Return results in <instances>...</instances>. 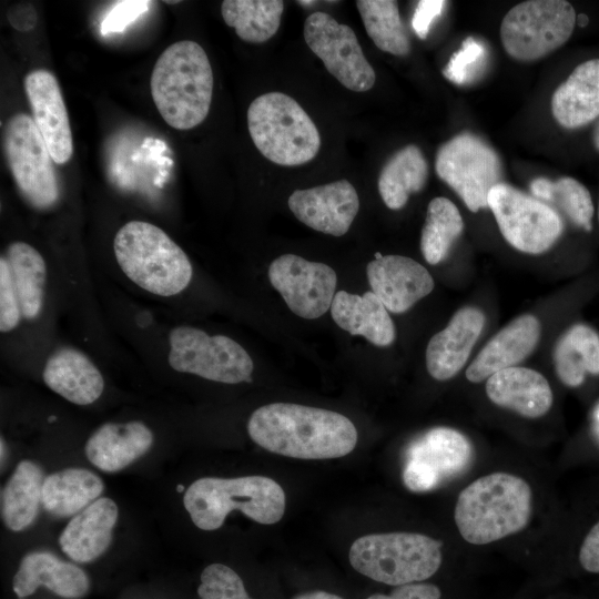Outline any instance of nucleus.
<instances>
[{
  "instance_id": "obj_1",
  "label": "nucleus",
  "mask_w": 599,
  "mask_h": 599,
  "mask_svg": "<svg viewBox=\"0 0 599 599\" xmlns=\"http://www.w3.org/2000/svg\"><path fill=\"white\" fill-rule=\"evenodd\" d=\"M247 432L267 451L297 459L339 458L352 453L358 439L346 416L290 403L258 407L247 422Z\"/></svg>"
},
{
  "instance_id": "obj_2",
  "label": "nucleus",
  "mask_w": 599,
  "mask_h": 599,
  "mask_svg": "<svg viewBox=\"0 0 599 599\" xmlns=\"http://www.w3.org/2000/svg\"><path fill=\"white\" fill-rule=\"evenodd\" d=\"M534 495L522 477L494 471L469 483L459 494L454 521L470 545H488L524 530L530 522Z\"/></svg>"
},
{
  "instance_id": "obj_3",
  "label": "nucleus",
  "mask_w": 599,
  "mask_h": 599,
  "mask_svg": "<svg viewBox=\"0 0 599 599\" xmlns=\"http://www.w3.org/2000/svg\"><path fill=\"white\" fill-rule=\"evenodd\" d=\"M213 72L204 49L181 40L156 60L150 81L151 95L163 120L173 129L190 130L209 114Z\"/></svg>"
},
{
  "instance_id": "obj_4",
  "label": "nucleus",
  "mask_w": 599,
  "mask_h": 599,
  "mask_svg": "<svg viewBox=\"0 0 599 599\" xmlns=\"http://www.w3.org/2000/svg\"><path fill=\"white\" fill-rule=\"evenodd\" d=\"M113 254L123 275L158 297H173L190 285L192 263L171 236L150 222L132 220L113 238Z\"/></svg>"
},
{
  "instance_id": "obj_5",
  "label": "nucleus",
  "mask_w": 599,
  "mask_h": 599,
  "mask_svg": "<svg viewBox=\"0 0 599 599\" xmlns=\"http://www.w3.org/2000/svg\"><path fill=\"white\" fill-rule=\"evenodd\" d=\"M183 505L193 524L209 531L219 529L235 509L258 524H276L284 515L286 498L283 488L265 476L204 477L190 485Z\"/></svg>"
},
{
  "instance_id": "obj_6",
  "label": "nucleus",
  "mask_w": 599,
  "mask_h": 599,
  "mask_svg": "<svg viewBox=\"0 0 599 599\" xmlns=\"http://www.w3.org/2000/svg\"><path fill=\"white\" fill-rule=\"evenodd\" d=\"M441 547V541L418 532L369 534L352 544L348 558L357 572L402 586L434 576L443 562Z\"/></svg>"
},
{
  "instance_id": "obj_7",
  "label": "nucleus",
  "mask_w": 599,
  "mask_h": 599,
  "mask_svg": "<svg viewBox=\"0 0 599 599\" xmlns=\"http://www.w3.org/2000/svg\"><path fill=\"white\" fill-rule=\"evenodd\" d=\"M247 126L262 155L280 165L309 162L321 148L313 120L285 93L268 92L254 99L247 110Z\"/></svg>"
},
{
  "instance_id": "obj_8",
  "label": "nucleus",
  "mask_w": 599,
  "mask_h": 599,
  "mask_svg": "<svg viewBox=\"0 0 599 599\" xmlns=\"http://www.w3.org/2000/svg\"><path fill=\"white\" fill-rule=\"evenodd\" d=\"M166 359L175 372L224 384L251 382L254 369L251 356L237 342L189 325L170 329Z\"/></svg>"
},
{
  "instance_id": "obj_9",
  "label": "nucleus",
  "mask_w": 599,
  "mask_h": 599,
  "mask_svg": "<svg viewBox=\"0 0 599 599\" xmlns=\"http://www.w3.org/2000/svg\"><path fill=\"white\" fill-rule=\"evenodd\" d=\"M577 14L565 0H529L512 7L500 24L501 44L511 58L535 61L564 45Z\"/></svg>"
},
{
  "instance_id": "obj_10",
  "label": "nucleus",
  "mask_w": 599,
  "mask_h": 599,
  "mask_svg": "<svg viewBox=\"0 0 599 599\" xmlns=\"http://www.w3.org/2000/svg\"><path fill=\"white\" fill-rule=\"evenodd\" d=\"M3 150L11 175L23 199L37 210H49L60 200L54 162L33 119L17 113L3 131Z\"/></svg>"
},
{
  "instance_id": "obj_11",
  "label": "nucleus",
  "mask_w": 599,
  "mask_h": 599,
  "mask_svg": "<svg viewBox=\"0 0 599 599\" xmlns=\"http://www.w3.org/2000/svg\"><path fill=\"white\" fill-rule=\"evenodd\" d=\"M487 204L504 238L520 252L544 253L562 233L564 222L552 206L507 183L490 190Z\"/></svg>"
},
{
  "instance_id": "obj_12",
  "label": "nucleus",
  "mask_w": 599,
  "mask_h": 599,
  "mask_svg": "<svg viewBox=\"0 0 599 599\" xmlns=\"http://www.w3.org/2000/svg\"><path fill=\"white\" fill-rule=\"evenodd\" d=\"M435 170L471 212L486 206L490 190L501 179V162L495 150L471 133H461L441 144Z\"/></svg>"
},
{
  "instance_id": "obj_13",
  "label": "nucleus",
  "mask_w": 599,
  "mask_h": 599,
  "mask_svg": "<svg viewBox=\"0 0 599 599\" xmlns=\"http://www.w3.org/2000/svg\"><path fill=\"white\" fill-rule=\"evenodd\" d=\"M304 39L341 84L354 92L373 88L376 74L367 61L352 28L324 12L309 14L304 23Z\"/></svg>"
},
{
  "instance_id": "obj_14",
  "label": "nucleus",
  "mask_w": 599,
  "mask_h": 599,
  "mask_svg": "<svg viewBox=\"0 0 599 599\" xmlns=\"http://www.w3.org/2000/svg\"><path fill=\"white\" fill-rule=\"evenodd\" d=\"M471 457L473 447L465 435L449 427L432 428L408 445L403 481L415 493L432 490L461 473Z\"/></svg>"
},
{
  "instance_id": "obj_15",
  "label": "nucleus",
  "mask_w": 599,
  "mask_h": 599,
  "mask_svg": "<svg viewBox=\"0 0 599 599\" xmlns=\"http://www.w3.org/2000/svg\"><path fill=\"white\" fill-rule=\"evenodd\" d=\"M268 278L288 308L306 319L324 315L336 294L337 277L332 267L295 254L276 257L270 264Z\"/></svg>"
},
{
  "instance_id": "obj_16",
  "label": "nucleus",
  "mask_w": 599,
  "mask_h": 599,
  "mask_svg": "<svg viewBox=\"0 0 599 599\" xmlns=\"http://www.w3.org/2000/svg\"><path fill=\"white\" fill-rule=\"evenodd\" d=\"M287 203L298 221L334 236L347 233L359 210L358 194L347 180L295 190Z\"/></svg>"
},
{
  "instance_id": "obj_17",
  "label": "nucleus",
  "mask_w": 599,
  "mask_h": 599,
  "mask_svg": "<svg viewBox=\"0 0 599 599\" xmlns=\"http://www.w3.org/2000/svg\"><path fill=\"white\" fill-rule=\"evenodd\" d=\"M33 121L55 164L73 155V139L64 100L55 75L45 69L29 72L23 82Z\"/></svg>"
},
{
  "instance_id": "obj_18",
  "label": "nucleus",
  "mask_w": 599,
  "mask_h": 599,
  "mask_svg": "<svg viewBox=\"0 0 599 599\" xmlns=\"http://www.w3.org/2000/svg\"><path fill=\"white\" fill-rule=\"evenodd\" d=\"M372 292L387 311L404 313L434 288L429 272L413 258L376 254L366 267Z\"/></svg>"
},
{
  "instance_id": "obj_19",
  "label": "nucleus",
  "mask_w": 599,
  "mask_h": 599,
  "mask_svg": "<svg viewBox=\"0 0 599 599\" xmlns=\"http://www.w3.org/2000/svg\"><path fill=\"white\" fill-rule=\"evenodd\" d=\"M41 376L49 389L75 405L93 404L104 390V377L99 367L72 346L54 349L47 357Z\"/></svg>"
},
{
  "instance_id": "obj_20",
  "label": "nucleus",
  "mask_w": 599,
  "mask_h": 599,
  "mask_svg": "<svg viewBox=\"0 0 599 599\" xmlns=\"http://www.w3.org/2000/svg\"><path fill=\"white\" fill-rule=\"evenodd\" d=\"M485 325V315L475 307L457 311L448 325L435 334L426 348V367L436 380L453 378L466 364Z\"/></svg>"
},
{
  "instance_id": "obj_21",
  "label": "nucleus",
  "mask_w": 599,
  "mask_h": 599,
  "mask_svg": "<svg viewBox=\"0 0 599 599\" xmlns=\"http://www.w3.org/2000/svg\"><path fill=\"white\" fill-rule=\"evenodd\" d=\"M539 337L540 324L535 316L515 318L481 348L467 368L466 378L480 383L499 370L515 367L531 354Z\"/></svg>"
},
{
  "instance_id": "obj_22",
  "label": "nucleus",
  "mask_w": 599,
  "mask_h": 599,
  "mask_svg": "<svg viewBox=\"0 0 599 599\" xmlns=\"http://www.w3.org/2000/svg\"><path fill=\"white\" fill-rule=\"evenodd\" d=\"M153 440L152 430L143 422L105 423L89 437L84 451L95 467L114 473L146 454Z\"/></svg>"
},
{
  "instance_id": "obj_23",
  "label": "nucleus",
  "mask_w": 599,
  "mask_h": 599,
  "mask_svg": "<svg viewBox=\"0 0 599 599\" xmlns=\"http://www.w3.org/2000/svg\"><path fill=\"white\" fill-rule=\"evenodd\" d=\"M486 394L497 406L526 418H538L549 412L554 396L544 375L527 367H510L491 375Z\"/></svg>"
},
{
  "instance_id": "obj_24",
  "label": "nucleus",
  "mask_w": 599,
  "mask_h": 599,
  "mask_svg": "<svg viewBox=\"0 0 599 599\" xmlns=\"http://www.w3.org/2000/svg\"><path fill=\"white\" fill-rule=\"evenodd\" d=\"M44 586L59 597L78 599L90 587L85 572L73 564L62 561L48 551H33L24 556L13 577V591L23 599L38 587Z\"/></svg>"
},
{
  "instance_id": "obj_25",
  "label": "nucleus",
  "mask_w": 599,
  "mask_h": 599,
  "mask_svg": "<svg viewBox=\"0 0 599 599\" xmlns=\"http://www.w3.org/2000/svg\"><path fill=\"white\" fill-rule=\"evenodd\" d=\"M118 514L112 499L98 498L65 526L59 537L62 551L78 562H90L100 557L111 544Z\"/></svg>"
},
{
  "instance_id": "obj_26",
  "label": "nucleus",
  "mask_w": 599,
  "mask_h": 599,
  "mask_svg": "<svg viewBox=\"0 0 599 599\" xmlns=\"http://www.w3.org/2000/svg\"><path fill=\"white\" fill-rule=\"evenodd\" d=\"M0 260L9 271L23 322L38 321L44 311L49 281L44 257L31 244L16 241L6 247Z\"/></svg>"
},
{
  "instance_id": "obj_27",
  "label": "nucleus",
  "mask_w": 599,
  "mask_h": 599,
  "mask_svg": "<svg viewBox=\"0 0 599 599\" xmlns=\"http://www.w3.org/2000/svg\"><path fill=\"white\" fill-rule=\"evenodd\" d=\"M551 112L566 129H578L599 118V59L578 64L554 92Z\"/></svg>"
},
{
  "instance_id": "obj_28",
  "label": "nucleus",
  "mask_w": 599,
  "mask_h": 599,
  "mask_svg": "<svg viewBox=\"0 0 599 599\" xmlns=\"http://www.w3.org/2000/svg\"><path fill=\"white\" fill-rule=\"evenodd\" d=\"M331 314L341 328L352 335L364 336L376 346H388L396 337L387 308L372 291L363 295L336 292Z\"/></svg>"
},
{
  "instance_id": "obj_29",
  "label": "nucleus",
  "mask_w": 599,
  "mask_h": 599,
  "mask_svg": "<svg viewBox=\"0 0 599 599\" xmlns=\"http://www.w3.org/2000/svg\"><path fill=\"white\" fill-rule=\"evenodd\" d=\"M103 489V481L94 473L83 468L63 469L44 478L42 505L52 516L70 517L95 501Z\"/></svg>"
},
{
  "instance_id": "obj_30",
  "label": "nucleus",
  "mask_w": 599,
  "mask_h": 599,
  "mask_svg": "<svg viewBox=\"0 0 599 599\" xmlns=\"http://www.w3.org/2000/svg\"><path fill=\"white\" fill-rule=\"evenodd\" d=\"M43 481V471L35 463L18 464L1 493L2 519L10 530H23L33 522L42 502Z\"/></svg>"
},
{
  "instance_id": "obj_31",
  "label": "nucleus",
  "mask_w": 599,
  "mask_h": 599,
  "mask_svg": "<svg viewBox=\"0 0 599 599\" xmlns=\"http://www.w3.org/2000/svg\"><path fill=\"white\" fill-rule=\"evenodd\" d=\"M428 164L417 145H406L394 153L384 164L378 176V191L385 205L399 210L412 193L426 184Z\"/></svg>"
},
{
  "instance_id": "obj_32",
  "label": "nucleus",
  "mask_w": 599,
  "mask_h": 599,
  "mask_svg": "<svg viewBox=\"0 0 599 599\" xmlns=\"http://www.w3.org/2000/svg\"><path fill=\"white\" fill-rule=\"evenodd\" d=\"M554 359L560 380L579 386L586 373L599 375V335L587 325H573L558 341Z\"/></svg>"
},
{
  "instance_id": "obj_33",
  "label": "nucleus",
  "mask_w": 599,
  "mask_h": 599,
  "mask_svg": "<svg viewBox=\"0 0 599 599\" xmlns=\"http://www.w3.org/2000/svg\"><path fill=\"white\" fill-rule=\"evenodd\" d=\"M284 2L281 0H224V22L246 42L263 43L278 30Z\"/></svg>"
},
{
  "instance_id": "obj_34",
  "label": "nucleus",
  "mask_w": 599,
  "mask_h": 599,
  "mask_svg": "<svg viewBox=\"0 0 599 599\" xmlns=\"http://www.w3.org/2000/svg\"><path fill=\"white\" fill-rule=\"evenodd\" d=\"M534 197L558 207L575 225L585 231L592 230L593 203L588 189L570 176L555 181L537 177L530 182Z\"/></svg>"
},
{
  "instance_id": "obj_35",
  "label": "nucleus",
  "mask_w": 599,
  "mask_h": 599,
  "mask_svg": "<svg viewBox=\"0 0 599 599\" xmlns=\"http://www.w3.org/2000/svg\"><path fill=\"white\" fill-rule=\"evenodd\" d=\"M357 9L368 37L384 52L406 55L410 41L393 0H357Z\"/></svg>"
},
{
  "instance_id": "obj_36",
  "label": "nucleus",
  "mask_w": 599,
  "mask_h": 599,
  "mask_svg": "<svg viewBox=\"0 0 599 599\" xmlns=\"http://www.w3.org/2000/svg\"><path fill=\"white\" fill-rule=\"evenodd\" d=\"M464 229L457 206L448 199H433L426 213L420 236V251L429 264L440 263Z\"/></svg>"
},
{
  "instance_id": "obj_37",
  "label": "nucleus",
  "mask_w": 599,
  "mask_h": 599,
  "mask_svg": "<svg viewBox=\"0 0 599 599\" xmlns=\"http://www.w3.org/2000/svg\"><path fill=\"white\" fill-rule=\"evenodd\" d=\"M487 63V49L485 44L475 39L467 38L461 47L451 54L443 70L446 79L457 85L468 84L483 73Z\"/></svg>"
},
{
  "instance_id": "obj_38",
  "label": "nucleus",
  "mask_w": 599,
  "mask_h": 599,
  "mask_svg": "<svg viewBox=\"0 0 599 599\" xmlns=\"http://www.w3.org/2000/svg\"><path fill=\"white\" fill-rule=\"evenodd\" d=\"M201 599H252L241 577L229 566L212 564L201 573Z\"/></svg>"
},
{
  "instance_id": "obj_39",
  "label": "nucleus",
  "mask_w": 599,
  "mask_h": 599,
  "mask_svg": "<svg viewBox=\"0 0 599 599\" xmlns=\"http://www.w3.org/2000/svg\"><path fill=\"white\" fill-rule=\"evenodd\" d=\"M23 322L19 302L13 292L9 271L0 260V332L9 334Z\"/></svg>"
},
{
  "instance_id": "obj_40",
  "label": "nucleus",
  "mask_w": 599,
  "mask_h": 599,
  "mask_svg": "<svg viewBox=\"0 0 599 599\" xmlns=\"http://www.w3.org/2000/svg\"><path fill=\"white\" fill-rule=\"evenodd\" d=\"M446 1L422 0L418 1L412 18V27L419 39H426L433 22L443 13Z\"/></svg>"
},
{
  "instance_id": "obj_41",
  "label": "nucleus",
  "mask_w": 599,
  "mask_h": 599,
  "mask_svg": "<svg viewBox=\"0 0 599 599\" xmlns=\"http://www.w3.org/2000/svg\"><path fill=\"white\" fill-rule=\"evenodd\" d=\"M441 591L434 585L428 582H414L402 586H396L390 593H374L367 599H440Z\"/></svg>"
},
{
  "instance_id": "obj_42",
  "label": "nucleus",
  "mask_w": 599,
  "mask_h": 599,
  "mask_svg": "<svg viewBox=\"0 0 599 599\" xmlns=\"http://www.w3.org/2000/svg\"><path fill=\"white\" fill-rule=\"evenodd\" d=\"M581 567L591 573H599V521L586 535L579 550Z\"/></svg>"
},
{
  "instance_id": "obj_43",
  "label": "nucleus",
  "mask_w": 599,
  "mask_h": 599,
  "mask_svg": "<svg viewBox=\"0 0 599 599\" xmlns=\"http://www.w3.org/2000/svg\"><path fill=\"white\" fill-rule=\"evenodd\" d=\"M150 2L130 1L121 2L108 17L103 28L114 32L121 30L128 22L134 20L140 12L146 10Z\"/></svg>"
},
{
  "instance_id": "obj_44",
  "label": "nucleus",
  "mask_w": 599,
  "mask_h": 599,
  "mask_svg": "<svg viewBox=\"0 0 599 599\" xmlns=\"http://www.w3.org/2000/svg\"><path fill=\"white\" fill-rule=\"evenodd\" d=\"M292 599H344L335 593H331L323 590L307 591L296 595Z\"/></svg>"
},
{
  "instance_id": "obj_45",
  "label": "nucleus",
  "mask_w": 599,
  "mask_h": 599,
  "mask_svg": "<svg viewBox=\"0 0 599 599\" xmlns=\"http://www.w3.org/2000/svg\"><path fill=\"white\" fill-rule=\"evenodd\" d=\"M592 420H593L592 422L593 434H595L597 440L599 441V403L597 404V406L593 409Z\"/></svg>"
},
{
  "instance_id": "obj_46",
  "label": "nucleus",
  "mask_w": 599,
  "mask_h": 599,
  "mask_svg": "<svg viewBox=\"0 0 599 599\" xmlns=\"http://www.w3.org/2000/svg\"><path fill=\"white\" fill-rule=\"evenodd\" d=\"M592 142L596 150L599 152V121L596 124V128L592 133Z\"/></svg>"
},
{
  "instance_id": "obj_47",
  "label": "nucleus",
  "mask_w": 599,
  "mask_h": 599,
  "mask_svg": "<svg viewBox=\"0 0 599 599\" xmlns=\"http://www.w3.org/2000/svg\"><path fill=\"white\" fill-rule=\"evenodd\" d=\"M176 490H177V491H182V490H183V485H177Z\"/></svg>"
},
{
  "instance_id": "obj_48",
  "label": "nucleus",
  "mask_w": 599,
  "mask_h": 599,
  "mask_svg": "<svg viewBox=\"0 0 599 599\" xmlns=\"http://www.w3.org/2000/svg\"><path fill=\"white\" fill-rule=\"evenodd\" d=\"M598 220H599V209H598Z\"/></svg>"
}]
</instances>
